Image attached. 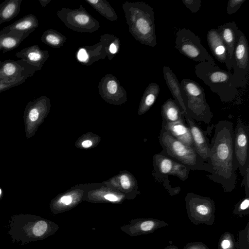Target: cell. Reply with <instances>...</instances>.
Returning a JSON list of instances; mask_svg holds the SVG:
<instances>
[{"instance_id":"1","label":"cell","mask_w":249,"mask_h":249,"mask_svg":"<svg viewBox=\"0 0 249 249\" xmlns=\"http://www.w3.org/2000/svg\"><path fill=\"white\" fill-rule=\"evenodd\" d=\"M233 124L222 120L215 124L211 143L209 160L212 173L206 177L221 185L226 192L236 186L237 170L233 151Z\"/></svg>"},{"instance_id":"2","label":"cell","mask_w":249,"mask_h":249,"mask_svg":"<svg viewBox=\"0 0 249 249\" xmlns=\"http://www.w3.org/2000/svg\"><path fill=\"white\" fill-rule=\"evenodd\" d=\"M122 8L131 35L141 44L155 47L157 37L152 7L144 2L126 1L122 4Z\"/></svg>"},{"instance_id":"3","label":"cell","mask_w":249,"mask_h":249,"mask_svg":"<svg viewBox=\"0 0 249 249\" xmlns=\"http://www.w3.org/2000/svg\"><path fill=\"white\" fill-rule=\"evenodd\" d=\"M195 73L212 92L218 96L222 102H231L238 96L239 88L231 73L221 69L216 64L199 62L195 66Z\"/></svg>"},{"instance_id":"4","label":"cell","mask_w":249,"mask_h":249,"mask_svg":"<svg viewBox=\"0 0 249 249\" xmlns=\"http://www.w3.org/2000/svg\"><path fill=\"white\" fill-rule=\"evenodd\" d=\"M159 142L164 155L182 164L189 170H202L212 173L211 166L196 152L195 149L172 137L168 132L161 129Z\"/></svg>"},{"instance_id":"5","label":"cell","mask_w":249,"mask_h":249,"mask_svg":"<svg viewBox=\"0 0 249 249\" xmlns=\"http://www.w3.org/2000/svg\"><path fill=\"white\" fill-rule=\"evenodd\" d=\"M8 233L14 243L24 245L42 238L49 230L48 222L31 214L14 215L9 221Z\"/></svg>"},{"instance_id":"6","label":"cell","mask_w":249,"mask_h":249,"mask_svg":"<svg viewBox=\"0 0 249 249\" xmlns=\"http://www.w3.org/2000/svg\"><path fill=\"white\" fill-rule=\"evenodd\" d=\"M180 85L186 113L197 122L210 124L213 114L203 88L196 81L186 78L183 79Z\"/></svg>"},{"instance_id":"7","label":"cell","mask_w":249,"mask_h":249,"mask_svg":"<svg viewBox=\"0 0 249 249\" xmlns=\"http://www.w3.org/2000/svg\"><path fill=\"white\" fill-rule=\"evenodd\" d=\"M175 44V48L189 59L198 62H210L215 64L201 44L200 37L189 29L183 28L177 31Z\"/></svg>"},{"instance_id":"8","label":"cell","mask_w":249,"mask_h":249,"mask_svg":"<svg viewBox=\"0 0 249 249\" xmlns=\"http://www.w3.org/2000/svg\"><path fill=\"white\" fill-rule=\"evenodd\" d=\"M57 16L65 26L80 33H92L100 28L99 22L81 4L77 9L62 8L56 12Z\"/></svg>"},{"instance_id":"9","label":"cell","mask_w":249,"mask_h":249,"mask_svg":"<svg viewBox=\"0 0 249 249\" xmlns=\"http://www.w3.org/2000/svg\"><path fill=\"white\" fill-rule=\"evenodd\" d=\"M231 71L232 75L239 89L245 87L249 75V46L246 36L240 29L232 58Z\"/></svg>"},{"instance_id":"10","label":"cell","mask_w":249,"mask_h":249,"mask_svg":"<svg viewBox=\"0 0 249 249\" xmlns=\"http://www.w3.org/2000/svg\"><path fill=\"white\" fill-rule=\"evenodd\" d=\"M249 128L238 120L233 134V151L236 168L243 176L249 168Z\"/></svg>"},{"instance_id":"11","label":"cell","mask_w":249,"mask_h":249,"mask_svg":"<svg viewBox=\"0 0 249 249\" xmlns=\"http://www.w3.org/2000/svg\"><path fill=\"white\" fill-rule=\"evenodd\" d=\"M153 166L155 176L159 181L169 176H176L181 181L189 177L190 170L185 166L160 152L153 157Z\"/></svg>"},{"instance_id":"12","label":"cell","mask_w":249,"mask_h":249,"mask_svg":"<svg viewBox=\"0 0 249 249\" xmlns=\"http://www.w3.org/2000/svg\"><path fill=\"white\" fill-rule=\"evenodd\" d=\"M36 71L35 68L22 59L0 61V82L22 84Z\"/></svg>"},{"instance_id":"13","label":"cell","mask_w":249,"mask_h":249,"mask_svg":"<svg viewBox=\"0 0 249 249\" xmlns=\"http://www.w3.org/2000/svg\"><path fill=\"white\" fill-rule=\"evenodd\" d=\"M98 91L105 100L122 102L126 99V91L117 78L111 74H107L98 84Z\"/></svg>"},{"instance_id":"14","label":"cell","mask_w":249,"mask_h":249,"mask_svg":"<svg viewBox=\"0 0 249 249\" xmlns=\"http://www.w3.org/2000/svg\"><path fill=\"white\" fill-rule=\"evenodd\" d=\"M183 115L190 129L195 150L201 158L208 162L209 160L211 143L207 135L186 112Z\"/></svg>"},{"instance_id":"15","label":"cell","mask_w":249,"mask_h":249,"mask_svg":"<svg viewBox=\"0 0 249 249\" xmlns=\"http://www.w3.org/2000/svg\"><path fill=\"white\" fill-rule=\"evenodd\" d=\"M107 55V44L104 35L100 36V41L90 46H83L77 53L79 62L86 66H90L99 59H103Z\"/></svg>"},{"instance_id":"16","label":"cell","mask_w":249,"mask_h":249,"mask_svg":"<svg viewBox=\"0 0 249 249\" xmlns=\"http://www.w3.org/2000/svg\"><path fill=\"white\" fill-rule=\"evenodd\" d=\"M16 56L33 66L36 71L40 70L49 57L48 50H43L37 45L23 48L16 53Z\"/></svg>"},{"instance_id":"17","label":"cell","mask_w":249,"mask_h":249,"mask_svg":"<svg viewBox=\"0 0 249 249\" xmlns=\"http://www.w3.org/2000/svg\"><path fill=\"white\" fill-rule=\"evenodd\" d=\"M207 40L213 55L219 62L225 63L228 71L231 72L230 60L227 49L217 29H212L208 32Z\"/></svg>"},{"instance_id":"18","label":"cell","mask_w":249,"mask_h":249,"mask_svg":"<svg viewBox=\"0 0 249 249\" xmlns=\"http://www.w3.org/2000/svg\"><path fill=\"white\" fill-rule=\"evenodd\" d=\"M239 30L237 25L234 21L224 23L217 29L227 49L230 60L231 72V60L238 38Z\"/></svg>"},{"instance_id":"19","label":"cell","mask_w":249,"mask_h":249,"mask_svg":"<svg viewBox=\"0 0 249 249\" xmlns=\"http://www.w3.org/2000/svg\"><path fill=\"white\" fill-rule=\"evenodd\" d=\"M161 128L168 132L177 140L194 148L190 129L186 125L185 120L173 123H167L162 121Z\"/></svg>"},{"instance_id":"20","label":"cell","mask_w":249,"mask_h":249,"mask_svg":"<svg viewBox=\"0 0 249 249\" xmlns=\"http://www.w3.org/2000/svg\"><path fill=\"white\" fill-rule=\"evenodd\" d=\"M39 23L36 16L30 14L24 16L11 24L0 31V35L10 32H18L29 36L38 27Z\"/></svg>"},{"instance_id":"21","label":"cell","mask_w":249,"mask_h":249,"mask_svg":"<svg viewBox=\"0 0 249 249\" xmlns=\"http://www.w3.org/2000/svg\"><path fill=\"white\" fill-rule=\"evenodd\" d=\"M163 77L171 94L181 110L186 112L183 101L181 96L180 83L172 70L168 67L164 66L163 68Z\"/></svg>"},{"instance_id":"22","label":"cell","mask_w":249,"mask_h":249,"mask_svg":"<svg viewBox=\"0 0 249 249\" xmlns=\"http://www.w3.org/2000/svg\"><path fill=\"white\" fill-rule=\"evenodd\" d=\"M184 113L172 98L168 99L161 107L162 121L167 123L185 120L183 115Z\"/></svg>"},{"instance_id":"23","label":"cell","mask_w":249,"mask_h":249,"mask_svg":"<svg viewBox=\"0 0 249 249\" xmlns=\"http://www.w3.org/2000/svg\"><path fill=\"white\" fill-rule=\"evenodd\" d=\"M29 36L18 32H10L0 35V51L3 53L16 49Z\"/></svg>"},{"instance_id":"24","label":"cell","mask_w":249,"mask_h":249,"mask_svg":"<svg viewBox=\"0 0 249 249\" xmlns=\"http://www.w3.org/2000/svg\"><path fill=\"white\" fill-rule=\"evenodd\" d=\"M21 2L22 0H6L0 4V25L18 15Z\"/></svg>"},{"instance_id":"25","label":"cell","mask_w":249,"mask_h":249,"mask_svg":"<svg viewBox=\"0 0 249 249\" xmlns=\"http://www.w3.org/2000/svg\"><path fill=\"white\" fill-rule=\"evenodd\" d=\"M160 90V86L156 83H151L147 86L140 103L139 111L141 113L146 112L151 108L156 102Z\"/></svg>"},{"instance_id":"26","label":"cell","mask_w":249,"mask_h":249,"mask_svg":"<svg viewBox=\"0 0 249 249\" xmlns=\"http://www.w3.org/2000/svg\"><path fill=\"white\" fill-rule=\"evenodd\" d=\"M101 15L107 19L113 21L118 19V16L109 3L106 0H85Z\"/></svg>"},{"instance_id":"27","label":"cell","mask_w":249,"mask_h":249,"mask_svg":"<svg viewBox=\"0 0 249 249\" xmlns=\"http://www.w3.org/2000/svg\"><path fill=\"white\" fill-rule=\"evenodd\" d=\"M66 39L64 35L54 29H48L45 31L41 37V40L43 43L54 48L62 47Z\"/></svg>"},{"instance_id":"28","label":"cell","mask_w":249,"mask_h":249,"mask_svg":"<svg viewBox=\"0 0 249 249\" xmlns=\"http://www.w3.org/2000/svg\"><path fill=\"white\" fill-rule=\"evenodd\" d=\"M107 52V57L111 60L119 52L120 48V40L119 38L113 35H104Z\"/></svg>"},{"instance_id":"29","label":"cell","mask_w":249,"mask_h":249,"mask_svg":"<svg viewBox=\"0 0 249 249\" xmlns=\"http://www.w3.org/2000/svg\"><path fill=\"white\" fill-rule=\"evenodd\" d=\"M246 0H229L227 7V13L232 15L236 13Z\"/></svg>"},{"instance_id":"30","label":"cell","mask_w":249,"mask_h":249,"mask_svg":"<svg viewBox=\"0 0 249 249\" xmlns=\"http://www.w3.org/2000/svg\"><path fill=\"white\" fill-rule=\"evenodd\" d=\"M183 4L193 13L198 12L201 5L200 0H183Z\"/></svg>"},{"instance_id":"31","label":"cell","mask_w":249,"mask_h":249,"mask_svg":"<svg viewBox=\"0 0 249 249\" xmlns=\"http://www.w3.org/2000/svg\"><path fill=\"white\" fill-rule=\"evenodd\" d=\"M21 84L20 83H7L4 82H0V93L7 90L12 88L18 86Z\"/></svg>"},{"instance_id":"32","label":"cell","mask_w":249,"mask_h":249,"mask_svg":"<svg viewBox=\"0 0 249 249\" xmlns=\"http://www.w3.org/2000/svg\"><path fill=\"white\" fill-rule=\"evenodd\" d=\"M241 185L245 187L246 195L248 196L249 193V168L247 169L246 173L243 176Z\"/></svg>"},{"instance_id":"33","label":"cell","mask_w":249,"mask_h":249,"mask_svg":"<svg viewBox=\"0 0 249 249\" xmlns=\"http://www.w3.org/2000/svg\"><path fill=\"white\" fill-rule=\"evenodd\" d=\"M120 183L122 187L124 189H129L130 187L131 183L129 178L125 175H123L121 177Z\"/></svg>"},{"instance_id":"34","label":"cell","mask_w":249,"mask_h":249,"mask_svg":"<svg viewBox=\"0 0 249 249\" xmlns=\"http://www.w3.org/2000/svg\"><path fill=\"white\" fill-rule=\"evenodd\" d=\"M154 223L151 221L143 222L141 225V228L142 231H148L151 230L154 226Z\"/></svg>"},{"instance_id":"35","label":"cell","mask_w":249,"mask_h":249,"mask_svg":"<svg viewBox=\"0 0 249 249\" xmlns=\"http://www.w3.org/2000/svg\"><path fill=\"white\" fill-rule=\"evenodd\" d=\"M60 201L65 205H69L71 203L72 198L70 196H63L60 198Z\"/></svg>"},{"instance_id":"36","label":"cell","mask_w":249,"mask_h":249,"mask_svg":"<svg viewBox=\"0 0 249 249\" xmlns=\"http://www.w3.org/2000/svg\"><path fill=\"white\" fill-rule=\"evenodd\" d=\"M249 199L248 197L244 199L240 204V208L241 210H246L249 207Z\"/></svg>"},{"instance_id":"37","label":"cell","mask_w":249,"mask_h":249,"mask_svg":"<svg viewBox=\"0 0 249 249\" xmlns=\"http://www.w3.org/2000/svg\"><path fill=\"white\" fill-rule=\"evenodd\" d=\"M104 197L107 200L110 201L115 202L118 200V197L113 194H107L104 196Z\"/></svg>"},{"instance_id":"38","label":"cell","mask_w":249,"mask_h":249,"mask_svg":"<svg viewBox=\"0 0 249 249\" xmlns=\"http://www.w3.org/2000/svg\"><path fill=\"white\" fill-rule=\"evenodd\" d=\"M92 144L91 141L89 140H85L82 143V145L84 148H89L90 147Z\"/></svg>"},{"instance_id":"39","label":"cell","mask_w":249,"mask_h":249,"mask_svg":"<svg viewBox=\"0 0 249 249\" xmlns=\"http://www.w3.org/2000/svg\"><path fill=\"white\" fill-rule=\"evenodd\" d=\"M230 246V242L228 240L223 241L221 243V247L223 249H228Z\"/></svg>"},{"instance_id":"40","label":"cell","mask_w":249,"mask_h":249,"mask_svg":"<svg viewBox=\"0 0 249 249\" xmlns=\"http://www.w3.org/2000/svg\"><path fill=\"white\" fill-rule=\"evenodd\" d=\"M51 1V0H38V1L42 7H45Z\"/></svg>"},{"instance_id":"41","label":"cell","mask_w":249,"mask_h":249,"mask_svg":"<svg viewBox=\"0 0 249 249\" xmlns=\"http://www.w3.org/2000/svg\"><path fill=\"white\" fill-rule=\"evenodd\" d=\"M1 195V190L0 188V197Z\"/></svg>"}]
</instances>
